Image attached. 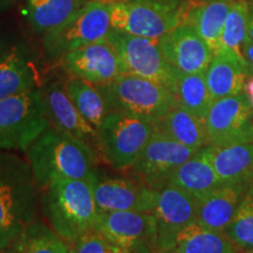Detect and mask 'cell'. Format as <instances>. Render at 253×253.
<instances>
[{
    "mask_svg": "<svg viewBox=\"0 0 253 253\" xmlns=\"http://www.w3.org/2000/svg\"><path fill=\"white\" fill-rule=\"evenodd\" d=\"M40 186L26 157L0 150V252L39 219Z\"/></svg>",
    "mask_w": 253,
    "mask_h": 253,
    "instance_id": "cell-1",
    "label": "cell"
},
{
    "mask_svg": "<svg viewBox=\"0 0 253 253\" xmlns=\"http://www.w3.org/2000/svg\"><path fill=\"white\" fill-rule=\"evenodd\" d=\"M40 189L55 179L90 182L97 172V153L90 145L49 126L24 151Z\"/></svg>",
    "mask_w": 253,
    "mask_h": 253,
    "instance_id": "cell-2",
    "label": "cell"
},
{
    "mask_svg": "<svg viewBox=\"0 0 253 253\" xmlns=\"http://www.w3.org/2000/svg\"><path fill=\"white\" fill-rule=\"evenodd\" d=\"M40 210L50 229L71 246L96 227L100 211L90 182L55 179L40 189Z\"/></svg>",
    "mask_w": 253,
    "mask_h": 253,
    "instance_id": "cell-3",
    "label": "cell"
},
{
    "mask_svg": "<svg viewBox=\"0 0 253 253\" xmlns=\"http://www.w3.org/2000/svg\"><path fill=\"white\" fill-rule=\"evenodd\" d=\"M97 87L110 112H119L150 123L157 122L178 104L167 88L132 74H121Z\"/></svg>",
    "mask_w": 253,
    "mask_h": 253,
    "instance_id": "cell-4",
    "label": "cell"
},
{
    "mask_svg": "<svg viewBox=\"0 0 253 253\" xmlns=\"http://www.w3.org/2000/svg\"><path fill=\"white\" fill-rule=\"evenodd\" d=\"M154 131V123L109 112L96 128L99 154L114 169L131 170Z\"/></svg>",
    "mask_w": 253,
    "mask_h": 253,
    "instance_id": "cell-5",
    "label": "cell"
},
{
    "mask_svg": "<svg viewBox=\"0 0 253 253\" xmlns=\"http://www.w3.org/2000/svg\"><path fill=\"white\" fill-rule=\"evenodd\" d=\"M48 126L39 87L0 100V150L25 151Z\"/></svg>",
    "mask_w": 253,
    "mask_h": 253,
    "instance_id": "cell-6",
    "label": "cell"
},
{
    "mask_svg": "<svg viewBox=\"0 0 253 253\" xmlns=\"http://www.w3.org/2000/svg\"><path fill=\"white\" fill-rule=\"evenodd\" d=\"M113 4L90 0L69 20L42 37L46 58L59 61L66 53L104 39L112 30Z\"/></svg>",
    "mask_w": 253,
    "mask_h": 253,
    "instance_id": "cell-7",
    "label": "cell"
},
{
    "mask_svg": "<svg viewBox=\"0 0 253 253\" xmlns=\"http://www.w3.org/2000/svg\"><path fill=\"white\" fill-rule=\"evenodd\" d=\"M112 28L160 39L182 24L186 0H115Z\"/></svg>",
    "mask_w": 253,
    "mask_h": 253,
    "instance_id": "cell-8",
    "label": "cell"
},
{
    "mask_svg": "<svg viewBox=\"0 0 253 253\" xmlns=\"http://www.w3.org/2000/svg\"><path fill=\"white\" fill-rule=\"evenodd\" d=\"M107 39L121 59L123 74H132L156 82L171 91L176 68L164 59L156 39L112 28Z\"/></svg>",
    "mask_w": 253,
    "mask_h": 253,
    "instance_id": "cell-9",
    "label": "cell"
},
{
    "mask_svg": "<svg viewBox=\"0 0 253 253\" xmlns=\"http://www.w3.org/2000/svg\"><path fill=\"white\" fill-rule=\"evenodd\" d=\"M41 81L30 43L14 33L0 34V100L40 87Z\"/></svg>",
    "mask_w": 253,
    "mask_h": 253,
    "instance_id": "cell-10",
    "label": "cell"
},
{
    "mask_svg": "<svg viewBox=\"0 0 253 253\" xmlns=\"http://www.w3.org/2000/svg\"><path fill=\"white\" fill-rule=\"evenodd\" d=\"M208 145L252 141L253 109L244 93L212 101L205 116Z\"/></svg>",
    "mask_w": 253,
    "mask_h": 253,
    "instance_id": "cell-11",
    "label": "cell"
},
{
    "mask_svg": "<svg viewBox=\"0 0 253 253\" xmlns=\"http://www.w3.org/2000/svg\"><path fill=\"white\" fill-rule=\"evenodd\" d=\"M39 89L49 126L84 142L99 154L96 129L87 122L72 102L66 91L65 79L50 74L41 81Z\"/></svg>",
    "mask_w": 253,
    "mask_h": 253,
    "instance_id": "cell-12",
    "label": "cell"
},
{
    "mask_svg": "<svg viewBox=\"0 0 253 253\" xmlns=\"http://www.w3.org/2000/svg\"><path fill=\"white\" fill-rule=\"evenodd\" d=\"M197 153V150L154 131L130 171L151 189L158 190L168 184L169 177L177 168Z\"/></svg>",
    "mask_w": 253,
    "mask_h": 253,
    "instance_id": "cell-13",
    "label": "cell"
},
{
    "mask_svg": "<svg viewBox=\"0 0 253 253\" xmlns=\"http://www.w3.org/2000/svg\"><path fill=\"white\" fill-rule=\"evenodd\" d=\"M110 244L126 250L157 246L158 223L147 211L100 212L96 227Z\"/></svg>",
    "mask_w": 253,
    "mask_h": 253,
    "instance_id": "cell-14",
    "label": "cell"
},
{
    "mask_svg": "<svg viewBox=\"0 0 253 253\" xmlns=\"http://www.w3.org/2000/svg\"><path fill=\"white\" fill-rule=\"evenodd\" d=\"M90 184L100 212L153 211L156 190L151 189L138 177H107L101 176L97 171Z\"/></svg>",
    "mask_w": 253,
    "mask_h": 253,
    "instance_id": "cell-15",
    "label": "cell"
},
{
    "mask_svg": "<svg viewBox=\"0 0 253 253\" xmlns=\"http://www.w3.org/2000/svg\"><path fill=\"white\" fill-rule=\"evenodd\" d=\"M59 62L68 75L94 86L108 84L123 74L121 59L107 38L66 53Z\"/></svg>",
    "mask_w": 253,
    "mask_h": 253,
    "instance_id": "cell-16",
    "label": "cell"
},
{
    "mask_svg": "<svg viewBox=\"0 0 253 253\" xmlns=\"http://www.w3.org/2000/svg\"><path fill=\"white\" fill-rule=\"evenodd\" d=\"M201 199L167 184L156 190L153 212L158 223L157 246L166 249L179 230L197 223Z\"/></svg>",
    "mask_w": 253,
    "mask_h": 253,
    "instance_id": "cell-17",
    "label": "cell"
},
{
    "mask_svg": "<svg viewBox=\"0 0 253 253\" xmlns=\"http://www.w3.org/2000/svg\"><path fill=\"white\" fill-rule=\"evenodd\" d=\"M157 41L164 59L182 73H204L213 56L210 45L188 24H179Z\"/></svg>",
    "mask_w": 253,
    "mask_h": 253,
    "instance_id": "cell-18",
    "label": "cell"
},
{
    "mask_svg": "<svg viewBox=\"0 0 253 253\" xmlns=\"http://www.w3.org/2000/svg\"><path fill=\"white\" fill-rule=\"evenodd\" d=\"M224 185L250 184L253 178L252 141L202 148Z\"/></svg>",
    "mask_w": 253,
    "mask_h": 253,
    "instance_id": "cell-19",
    "label": "cell"
},
{
    "mask_svg": "<svg viewBox=\"0 0 253 253\" xmlns=\"http://www.w3.org/2000/svg\"><path fill=\"white\" fill-rule=\"evenodd\" d=\"M250 74L244 58L216 50L205 71V80L212 101L244 93L245 81Z\"/></svg>",
    "mask_w": 253,
    "mask_h": 253,
    "instance_id": "cell-20",
    "label": "cell"
},
{
    "mask_svg": "<svg viewBox=\"0 0 253 253\" xmlns=\"http://www.w3.org/2000/svg\"><path fill=\"white\" fill-rule=\"evenodd\" d=\"M249 185H223L208 195L199 204L197 223L209 230L224 233L235 217Z\"/></svg>",
    "mask_w": 253,
    "mask_h": 253,
    "instance_id": "cell-21",
    "label": "cell"
},
{
    "mask_svg": "<svg viewBox=\"0 0 253 253\" xmlns=\"http://www.w3.org/2000/svg\"><path fill=\"white\" fill-rule=\"evenodd\" d=\"M233 1L235 0H186L182 23L194 27L214 53Z\"/></svg>",
    "mask_w": 253,
    "mask_h": 253,
    "instance_id": "cell-22",
    "label": "cell"
},
{
    "mask_svg": "<svg viewBox=\"0 0 253 253\" xmlns=\"http://www.w3.org/2000/svg\"><path fill=\"white\" fill-rule=\"evenodd\" d=\"M90 0H24L23 15L34 33L42 38L69 20Z\"/></svg>",
    "mask_w": 253,
    "mask_h": 253,
    "instance_id": "cell-23",
    "label": "cell"
},
{
    "mask_svg": "<svg viewBox=\"0 0 253 253\" xmlns=\"http://www.w3.org/2000/svg\"><path fill=\"white\" fill-rule=\"evenodd\" d=\"M168 184L176 186L201 201L224 185L202 149L177 168L169 177Z\"/></svg>",
    "mask_w": 253,
    "mask_h": 253,
    "instance_id": "cell-24",
    "label": "cell"
},
{
    "mask_svg": "<svg viewBox=\"0 0 253 253\" xmlns=\"http://www.w3.org/2000/svg\"><path fill=\"white\" fill-rule=\"evenodd\" d=\"M154 129L156 132L197 151L208 145L205 120L178 104L155 122Z\"/></svg>",
    "mask_w": 253,
    "mask_h": 253,
    "instance_id": "cell-25",
    "label": "cell"
},
{
    "mask_svg": "<svg viewBox=\"0 0 253 253\" xmlns=\"http://www.w3.org/2000/svg\"><path fill=\"white\" fill-rule=\"evenodd\" d=\"M178 253H240L223 232L209 230L198 223L179 230L166 249Z\"/></svg>",
    "mask_w": 253,
    "mask_h": 253,
    "instance_id": "cell-26",
    "label": "cell"
},
{
    "mask_svg": "<svg viewBox=\"0 0 253 253\" xmlns=\"http://www.w3.org/2000/svg\"><path fill=\"white\" fill-rule=\"evenodd\" d=\"M171 93L178 106L205 120L212 99L209 91L204 73H182L176 69Z\"/></svg>",
    "mask_w": 253,
    "mask_h": 253,
    "instance_id": "cell-27",
    "label": "cell"
},
{
    "mask_svg": "<svg viewBox=\"0 0 253 253\" xmlns=\"http://www.w3.org/2000/svg\"><path fill=\"white\" fill-rule=\"evenodd\" d=\"M65 88L72 102L80 114L95 129L110 110L99 87L82 79L68 75L65 79Z\"/></svg>",
    "mask_w": 253,
    "mask_h": 253,
    "instance_id": "cell-28",
    "label": "cell"
},
{
    "mask_svg": "<svg viewBox=\"0 0 253 253\" xmlns=\"http://www.w3.org/2000/svg\"><path fill=\"white\" fill-rule=\"evenodd\" d=\"M69 245L46 221L38 219L26 227L19 238L0 253H68Z\"/></svg>",
    "mask_w": 253,
    "mask_h": 253,
    "instance_id": "cell-29",
    "label": "cell"
},
{
    "mask_svg": "<svg viewBox=\"0 0 253 253\" xmlns=\"http://www.w3.org/2000/svg\"><path fill=\"white\" fill-rule=\"evenodd\" d=\"M249 4L246 0H235L227 14L216 50H225L244 58L243 47L248 40ZM214 50V52H216Z\"/></svg>",
    "mask_w": 253,
    "mask_h": 253,
    "instance_id": "cell-30",
    "label": "cell"
},
{
    "mask_svg": "<svg viewBox=\"0 0 253 253\" xmlns=\"http://www.w3.org/2000/svg\"><path fill=\"white\" fill-rule=\"evenodd\" d=\"M224 235L238 249L253 251V190L250 185Z\"/></svg>",
    "mask_w": 253,
    "mask_h": 253,
    "instance_id": "cell-31",
    "label": "cell"
},
{
    "mask_svg": "<svg viewBox=\"0 0 253 253\" xmlns=\"http://www.w3.org/2000/svg\"><path fill=\"white\" fill-rule=\"evenodd\" d=\"M114 248L96 229L88 231L69 246L68 253H110Z\"/></svg>",
    "mask_w": 253,
    "mask_h": 253,
    "instance_id": "cell-32",
    "label": "cell"
},
{
    "mask_svg": "<svg viewBox=\"0 0 253 253\" xmlns=\"http://www.w3.org/2000/svg\"><path fill=\"white\" fill-rule=\"evenodd\" d=\"M243 56L248 65L250 74H253V41L248 39L243 47Z\"/></svg>",
    "mask_w": 253,
    "mask_h": 253,
    "instance_id": "cell-33",
    "label": "cell"
},
{
    "mask_svg": "<svg viewBox=\"0 0 253 253\" xmlns=\"http://www.w3.org/2000/svg\"><path fill=\"white\" fill-rule=\"evenodd\" d=\"M244 94L248 97L250 104H251L252 109H253V74H249L248 79L245 81V86H244Z\"/></svg>",
    "mask_w": 253,
    "mask_h": 253,
    "instance_id": "cell-34",
    "label": "cell"
},
{
    "mask_svg": "<svg viewBox=\"0 0 253 253\" xmlns=\"http://www.w3.org/2000/svg\"><path fill=\"white\" fill-rule=\"evenodd\" d=\"M19 2H20V0H0V14L5 13L6 11L14 7Z\"/></svg>",
    "mask_w": 253,
    "mask_h": 253,
    "instance_id": "cell-35",
    "label": "cell"
},
{
    "mask_svg": "<svg viewBox=\"0 0 253 253\" xmlns=\"http://www.w3.org/2000/svg\"><path fill=\"white\" fill-rule=\"evenodd\" d=\"M248 39L253 41V7L249 6V21H248Z\"/></svg>",
    "mask_w": 253,
    "mask_h": 253,
    "instance_id": "cell-36",
    "label": "cell"
},
{
    "mask_svg": "<svg viewBox=\"0 0 253 253\" xmlns=\"http://www.w3.org/2000/svg\"><path fill=\"white\" fill-rule=\"evenodd\" d=\"M110 253H134V251H131V250L118 248V246H114L112 252H110Z\"/></svg>",
    "mask_w": 253,
    "mask_h": 253,
    "instance_id": "cell-37",
    "label": "cell"
},
{
    "mask_svg": "<svg viewBox=\"0 0 253 253\" xmlns=\"http://www.w3.org/2000/svg\"><path fill=\"white\" fill-rule=\"evenodd\" d=\"M134 253H153V249L150 248H142L137 250H132Z\"/></svg>",
    "mask_w": 253,
    "mask_h": 253,
    "instance_id": "cell-38",
    "label": "cell"
},
{
    "mask_svg": "<svg viewBox=\"0 0 253 253\" xmlns=\"http://www.w3.org/2000/svg\"><path fill=\"white\" fill-rule=\"evenodd\" d=\"M153 253H178L173 250H162V249H154Z\"/></svg>",
    "mask_w": 253,
    "mask_h": 253,
    "instance_id": "cell-39",
    "label": "cell"
},
{
    "mask_svg": "<svg viewBox=\"0 0 253 253\" xmlns=\"http://www.w3.org/2000/svg\"><path fill=\"white\" fill-rule=\"evenodd\" d=\"M250 7H253V0H246Z\"/></svg>",
    "mask_w": 253,
    "mask_h": 253,
    "instance_id": "cell-40",
    "label": "cell"
},
{
    "mask_svg": "<svg viewBox=\"0 0 253 253\" xmlns=\"http://www.w3.org/2000/svg\"><path fill=\"white\" fill-rule=\"evenodd\" d=\"M99 1H109V2H112V1H115V0H99Z\"/></svg>",
    "mask_w": 253,
    "mask_h": 253,
    "instance_id": "cell-41",
    "label": "cell"
},
{
    "mask_svg": "<svg viewBox=\"0 0 253 253\" xmlns=\"http://www.w3.org/2000/svg\"><path fill=\"white\" fill-rule=\"evenodd\" d=\"M250 186H251V188H252V190H253V178H252V181H251V182H250Z\"/></svg>",
    "mask_w": 253,
    "mask_h": 253,
    "instance_id": "cell-42",
    "label": "cell"
},
{
    "mask_svg": "<svg viewBox=\"0 0 253 253\" xmlns=\"http://www.w3.org/2000/svg\"><path fill=\"white\" fill-rule=\"evenodd\" d=\"M244 253H253V251H245Z\"/></svg>",
    "mask_w": 253,
    "mask_h": 253,
    "instance_id": "cell-43",
    "label": "cell"
},
{
    "mask_svg": "<svg viewBox=\"0 0 253 253\" xmlns=\"http://www.w3.org/2000/svg\"><path fill=\"white\" fill-rule=\"evenodd\" d=\"M252 143H253V136H252Z\"/></svg>",
    "mask_w": 253,
    "mask_h": 253,
    "instance_id": "cell-44",
    "label": "cell"
}]
</instances>
